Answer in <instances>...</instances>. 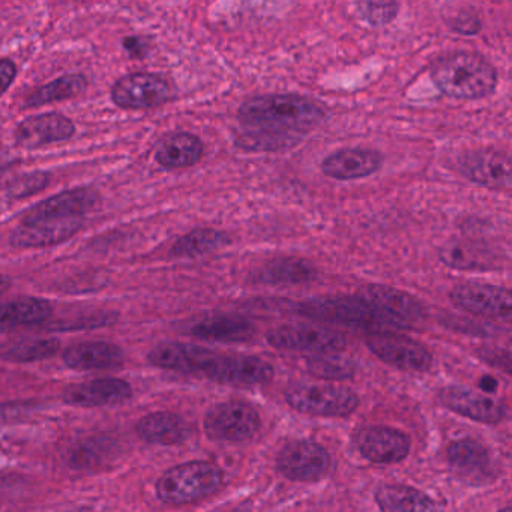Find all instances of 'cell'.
Instances as JSON below:
<instances>
[{
	"label": "cell",
	"mask_w": 512,
	"mask_h": 512,
	"mask_svg": "<svg viewBox=\"0 0 512 512\" xmlns=\"http://www.w3.org/2000/svg\"><path fill=\"white\" fill-rule=\"evenodd\" d=\"M325 109L302 95H263L245 101L239 119L259 145H280L307 134L325 119Z\"/></svg>",
	"instance_id": "6da1fadb"
},
{
	"label": "cell",
	"mask_w": 512,
	"mask_h": 512,
	"mask_svg": "<svg viewBox=\"0 0 512 512\" xmlns=\"http://www.w3.org/2000/svg\"><path fill=\"white\" fill-rule=\"evenodd\" d=\"M434 85L455 100H482L496 91L497 71L487 59L472 52L443 56L431 70Z\"/></svg>",
	"instance_id": "7a4b0ae2"
},
{
	"label": "cell",
	"mask_w": 512,
	"mask_h": 512,
	"mask_svg": "<svg viewBox=\"0 0 512 512\" xmlns=\"http://www.w3.org/2000/svg\"><path fill=\"white\" fill-rule=\"evenodd\" d=\"M224 484V473L209 461H190L172 467L157 481V496L166 505L181 506L199 502L217 493Z\"/></svg>",
	"instance_id": "3957f363"
},
{
	"label": "cell",
	"mask_w": 512,
	"mask_h": 512,
	"mask_svg": "<svg viewBox=\"0 0 512 512\" xmlns=\"http://www.w3.org/2000/svg\"><path fill=\"white\" fill-rule=\"evenodd\" d=\"M296 311L310 319L335 325L367 329L370 332L392 331L388 323L356 295L310 299L296 305Z\"/></svg>",
	"instance_id": "277c9868"
},
{
	"label": "cell",
	"mask_w": 512,
	"mask_h": 512,
	"mask_svg": "<svg viewBox=\"0 0 512 512\" xmlns=\"http://www.w3.org/2000/svg\"><path fill=\"white\" fill-rule=\"evenodd\" d=\"M286 401L292 409L305 415L322 418H344L359 406L358 394L346 386L328 383H301L286 392Z\"/></svg>",
	"instance_id": "5b68a950"
},
{
	"label": "cell",
	"mask_w": 512,
	"mask_h": 512,
	"mask_svg": "<svg viewBox=\"0 0 512 512\" xmlns=\"http://www.w3.org/2000/svg\"><path fill=\"white\" fill-rule=\"evenodd\" d=\"M206 436L217 442H245L253 439L262 427L259 413L250 404L229 401L217 404L203 419Z\"/></svg>",
	"instance_id": "8992f818"
},
{
	"label": "cell",
	"mask_w": 512,
	"mask_h": 512,
	"mask_svg": "<svg viewBox=\"0 0 512 512\" xmlns=\"http://www.w3.org/2000/svg\"><path fill=\"white\" fill-rule=\"evenodd\" d=\"M368 307L373 308L389 328H413L425 319V308L418 299L403 290L385 286H370L356 293Z\"/></svg>",
	"instance_id": "52a82bcc"
},
{
	"label": "cell",
	"mask_w": 512,
	"mask_h": 512,
	"mask_svg": "<svg viewBox=\"0 0 512 512\" xmlns=\"http://www.w3.org/2000/svg\"><path fill=\"white\" fill-rule=\"evenodd\" d=\"M175 89L166 77L152 73H136L122 77L112 89V100L125 110L155 109L169 103Z\"/></svg>",
	"instance_id": "ba28073f"
},
{
	"label": "cell",
	"mask_w": 512,
	"mask_h": 512,
	"mask_svg": "<svg viewBox=\"0 0 512 512\" xmlns=\"http://www.w3.org/2000/svg\"><path fill=\"white\" fill-rule=\"evenodd\" d=\"M367 346L380 361L404 371H428L433 356L419 341L395 331H376L367 335Z\"/></svg>",
	"instance_id": "9c48e42d"
},
{
	"label": "cell",
	"mask_w": 512,
	"mask_h": 512,
	"mask_svg": "<svg viewBox=\"0 0 512 512\" xmlns=\"http://www.w3.org/2000/svg\"><path fill=\"white\" fill-rule=\"evenodd\" d=\"M266 340L277 349L311 353L313 356L341 352L347 344L340 332L311 325L280 326L269 331Z\"/></svg>",
	"instance_id": "30bf717a"
},
{
	"label": "cell",
	"mask_w": 512,
	"mask_h": 512,
	"mask_svg": "<svg viewBox=\"0 0 512 512\" xmlns=\"http://www.w3.org/2000/svg\"><path fill=\"white\" fill-rule=\"evenodd\" d=\"M277 469L290 481H320L331 469V455L319 443L296 440L281 449Z\"/></svg>",
	"instance_id": "8fae6325"
},
{
	"label": "cell",
	"mask_w": 512,
	"mask_h": 512,
	"mask_svg": "<svg viewBox=\"0 0 512 512\" xmlns=\"http://www.w3.org/2000/svg\"><path fill=\"white\" fill-rule=\"evenodd\" d=\"M451 301L461 310L485 319L509 322L512 316L511 292L505 287L484 283L458 284L452 289Z\"/></svg>",
	"instance_id": "7c38bea8"
},
{
	"label": "cell",
	"mask_w": 512,
	"mask_h": 512,
	"mask_svg": "<svg viewBox=\"0 0 512 512\" xmlns=\"http://www.w3.org/2000/svg\"><path fill=\"white\" fill-rule=\"evenodd\" d=\"M274 373V367L257 356L217 353L205 377L223 385L248 388V386L265 385L271 382Z\"/></svg>",
	"instance_id": "4fadbf2b"
},
{
	"label": "cell",
	"mask_w": 512,
	"mask_h": 512,
	"mask_svg": "<svg viewBox=\"0 0 512 512\" xmlns=\"http://www.w3.org/2000/svg\"><path fill=\"white\" fill-rule=\"evenodd\" d=\"M458 169L464 178L481 187L506 191L511 188V160L503 152L493 149L467 152L460 158Z\"/></svg>",
	"instance_id": "5bb4252c"
},
{
	"label": "cell",
	"mask_w": 512,
	"mask_h": 512,
	"mask_svg": "<svg viewBox=\"0 0 512 512\" xmlns=\"http://www.w3.org/2000/svg\"><path fill=\"white\" fill-rule=\"evenodd\" d=\"M439 400L446 409L482 424H499L506 416L505 404L467 386H446Z\"/></svg>",
	"instance_id": "9a60e30c"
},
{
	"label": "cell",
	"mask_w": 512,
	"mask_h": 512,
	"mask_svg": "<svg viewBox=\"0 0 512 512\" xmlns=\"http://www.w3.org/2000/svg\"><path fill=\"white\" fill-rule=\"evenodd\" d=\"M98 202V194L88 188L65 191L29 209L22 224L65 221L83 218Z\"/></svg>",
	"instance_id": "2e32d148"
},
{
	"label": "cell",
	"mask_w": 512,
	"mask_h": 512,
	"mask_svg": "<svg viewBox=\"0 0 512 512\" xmlns=\"http://www.w3.org/2000/svg\"><path fill=\"white\" fill-rule=\"evenodd\" d=\"M356 448L371 463L395 464L409 455L410 440L395 428L367 427L355 436Z\"/></svg>",
	"instance_id": "e0dca14e"
},
{
	"label": "cell",
	"mask_w": 512,
	"mask_h": 512,
	"mask_svg": "<svg viewBox=\"0 0 512 512\" xmlns=\"http://www.w3.org/2000/svg\"><path fill=\"white\" fill-rule=\"evenodd\" d=\"M215 355L217 353L196 344L163 343L149 352L148 359L163 370L205 377Z\"/></svg>",
	"instance_id": "ac0fdd59"
},
{
	"label": "cell",
	"mask_w": 512,
	"mask_h": 512,
	"mask_svg": "<svg viewBox=\"0 0 512 512\" xmlns=\"http://www.w3.org/2000/svg\"><path fill=\"white\" fill-rule=\"evenodd\" d=\"M382 164V154L373 149L349 148L326 157L320 169L323 175L335 181H356L379 172Z\"/></svg>",
	"instance_id": "d6986e66"
},
{
	"label": "cell",
	"mask_w": 512,
	"mask_h": 512,
	"mask_svg": "<svg viewBox=\"0 0 512 512\" xmlns=\"http://www.w3.org/2000/svg\"><path fill=\"white\" fill-rule=\"evenodd\" d=\"M76 127L67 116L59 113H44L25 119L16 130L17 145L26 149H37L52 143L70 140Z\"/></svg>",
	"instance_id": "ffe728a7"
},
{
	"label": "cell",
	"mask_w": 512,
	"mask_h": 512,
	"mask_svg": "<svg viewBox=\"0 0 512 512\" xmlns=\"http://www.w3.org/2000/svg\"><path fill=\"white\" fill-rule=\"evenodd\" d=\"M133 397L130 383L122 379H95L65 389V403L77 407H104L124 403Z\"/></svg>",
	"instance_id": "44dd1931"
},
{
	"label": "cell",
	"mask_w": 512,
	"mask_h": 512,
	"mask_svg": "<svg viewBox=\"0 0 512 512\" xmlns=\"http://www.w3.org/2000/svg\"><path fill=\"white\" fill-rule=\"evenodd\" d=\"M62 358L74 370H107L124 364L125 353L121 347L107 341H86L68 347Z\"/></svg>",
	"instance_id": "7402d4cb"
},
{
	"label": "cell",
	"mask_w": 512,
	"mask_h": 512,
	"mask_svg": "<svg viewBox=\"0 0 512 512\" xmlns=\"http://www.w3.org/2000/svg\"><path fill=\"white\" fill-rule=\"evenodd\" d=\"M83 226V218L44 223L20 224L11 236V244L17 248H41L68 241Z\"/></svg>",
	"instance_id": "603a6c76"
},
{
	"label": "cell",
	"mask_w": 512,
	"mask_h": 512,
	"mask_svg": "<svg viewBox=\"0 0 512 512\" xmlns=\"http://www.w3.org/2000/svg\"><path fill=\"white\" fill-rule=\"evenodd\" d=\"M136 433L154 445H179L190 437L191 427L176 413L155 412L137 422Z\"/></svg>",
	"instance_id": "cb8c5ba5"
},
{
	"label": "cell",
	"mask_w": 512,
	"mask_h": 512,
	"mask_svg": "<svg viewBox=\"0 0 512 512\" xmlns=\"http://www.w3.org/2000/svg\"><path fill=\"white\" fill-rule=\"evenodd\" d=\"M376 502L382 512H442L428 494L409 485H379Z\"/></svg>",
	"instance_id": "d4e9b609"
},
{
	"label": "cell",
	"mask_w": 512,
	"mask_h": 512,
	"mask_svg": "<svg viewBox=\"0 0 512 512\" xmlns=\"http://www.w3.org/2000/svg\"><path fill=\"white\" fill-rule=\"evenodd\" d=\"M203 157V143L190 133H178L167 137L158 146L155 160L164 169L178 170L196 166Z\"/></svg>",
	"instance_id": "484cf974"
},
{
	"label": "cell",
	"mask_w": 512,
	"mask_h": 512,
	"mask_svg": "<svg viewBox=\"0 0 512 512\" xmlns=\"http://www.w3.org/2000/svg\"><path fill=\"white\" fill-rule=\"evenodd\" d=\"M52 314V305L46 299L20 298L0 304V332L38 325L46 322Z\"/></svg>",
	"instance_id": "4316f807"
},
{
	"label": "cell",
	"mask_w": 512,
	"mask_h": 512,
	"mask_svg": "<svg viewBox=\"0 0 512 512\" xmlns=\"http://www.w3.org/2000/svg\"><path fill=\"white\" fill-rule=\"evenodd\" d=\"M191 334L200 340L221 341V343H245L254 335L250 323L235 317H209L196 323Z\"/></svg>",
	"instance_id": "83f0119b"
},
{
	"label": "cell",
	"mask_w": 512,
	"mask_h": 512,
	"mask_svg": "<svg viewBox=\"0 0 512 512\" xmlns=\"http://www.w3.org/2000/svg\"><path fill=\"white\" fill-rule=\"evenodd\" d=\"M448 463L464 475H485L490 466L487 448L473 439L455 440L449 445Z\"/></svg>",
	"instance_id": "f1b7e54d"
},
{
	"label": "cell",
	"mask_w": 512,
	"mask_h": 512,
	"mask_svg": "<svg viewBox=\"0 0 512 512\" xmlns=\"http://www.w3.org/2000/svg\"><path fill=\"white\" fill-rule=\"evenodd\" d=\"M316 269L307 260L286 257L268 263L260 271L259 280L265 284H301L313 280Z\"/></svg>",
	"instance_id": "f546056e"
},
{
	"label": "cell",
	"mask_w": 512,
	"mask_h": 512,
	"mask_svg": "<svg viewBox=\"0 0 512 512\" xmlns=\"http://www.w3.org/2000/svg\"><path fill=\"white\" fill-rule=\"evenodd\" d=\"M86 79L82 74H68V76L56 79L55 82L43 86L32 92L26 98V107H41L46 104L58 103V101L71 100L85 92Z\"/></svg>",
	"instance_id": "4dcf8cb0"
},
{
	"label": "cell",
	"mask_w": 512,
	"mask_h": 512,
	"mask_svg": "<svg viewBox=\"0 0 512 512\" xmlns=\"http://www.w3.org/2000/svg\"><path fill=\"white\" fill-rule=\"evenodd\" d=\"M229 242L226 233L215 229H196L182 236L172 248V256L193 257L205 256L218 248L224 247Z\"/></svg>",
	"instance_id": "1f68e13d"
},
{
	"label": "cell",
	"mask_w": 512,
	"mask_h": 512,
	"mask_svg": "<svg viewBox=\"0 0 512 512\" xmlns=\"http://www.w3.org/2000/svg\"><path fill=\"white\" fill-rule=\"evenodd\" d=\"M61 349V344L53 338L25 340L10 344L0 350V358L10 362H35L52 358Z\"/></svg>",
	"instance_id": "d6a6232c"
},
{
	"label": "cell",
	"mask_w": 512,
	"mask_h": 512,
	"mask_svg": "<svg viewBox=\"0 0 512 512\" xmlns=\"http://www.w3.org/2000/svg\"><path fill=\"white\" fill-rule=\"evenodd\" d=\"M440 259L455 269H488L490 257L487 251L466 242H451L443 248Z\"/></svg>",
	"instance_id": "836d02e7"
},
{
	"label": "cell",
	"mask_w": 512,
	"mask_h": 512,
	"mask_svg": "<svg viewBox=\"0 0 512 512\" xmlns=\"http://www.w3.org/2000/svg\"><path fill=\"white\" fill-rule=\"evenodd\" d=\"M308 371L313 376L326 380H344L355 376L356 365L350 359L337 353L311 356L307 362Z\"/></svg>",
	"instance_id": "e575fe53"
},
{
	"label": "cell",
	"mask_w": 512,
	"mask_h": 512,
	"mask_svg": "<svg viewBox=\"0 0 512 512\" xmlns=\"http://www.w3.org/2000/svg\"><path fill=\"white\" fill-rule=\"evenodd\" d=\"M398 8L400 5L395 2H359L356 4L359 16L373 28L389 25L397 17Z\"/></svg>",
	"instance_id": "d590c367"
},
{
	"label": "cell",
	"mask_w": 512,
	"mask_h": 512,
	"mask_svg": "<svg viewBox=\"0 0 512 512\" xmlns=\"http://www.w3.org/2000/svg\"><path fill=\"white\" fill-rule=\"evenodd\" d=\"M49 184V175L46 173H32V175L20 176L11 182L8 187V196L13 199H23L43 190Z\"/></svg>",
	"instance_id": "8d00e7d4"
},
{
	"label": "cell",
	"mask_w": 512,
	"mask_h": 512,
	"mask_svg": "<svg viewBox=\"0 0 512 512\" xmlns=\"http://www.w3.org/2000/svg\"><path fill=\"white\" fill-rule=\"evenodd\" d=\"M455 32L463 35H476L481 31V22L478 17L472 16V14H461L454 25H452Z\"/></svg>",
	"instance_id": "74e56055"
},
{
	"label": "cell",
	"mask_w": 512,
	"mask_h": 512,
	"mask_svg": "<svg viewBox=\"0 0 512 512\" xmlns=\"http://www.w3.org/2000/svg\"><path fill=\"white\" fill-rule=\"evenodd\" d=\"M17 68L10 59H0V97L8 91L13 80L16 79Z\"/></svg>",
	"instance_id": "f35d334b"
},
{
	"label": "cell",
	"mask_w": 512,
	"mask_h": 512,
	"mask_svg": "<svg viewBox=\"0 0 512 512\" xmlns=\"http://www.w3.org/2000/svg\"><path fill=\"white\" fill-rule=\"evenodd\" d=\"M124 46L133 58H143L146 55V49H148V44L140 37L125 38Z\"/></svg>",
	"instance_id": "ab89813d"
},
{
	"label": "cell",
	"mask_w": 512,
	"mask_h": 512,
	"mask_svg": "<svg viewBox=\"0 0 512 512\" xmlns=\"http://www.w3.org/2000/svg\"><path fill=\"white\" fill-rule=\"evenodd\" d=\"M11 287V280L5 275H0V295H4L5 292H8V289Z\"/></svg>",
	"instance_id": "60d3db41"
},
{
	"label": "cell",
	"mask_w": 512,
	"mask_h": 512,
	"mask_svg": "<svg viewBox=\"0 0 512 512\" xmlns=\"http://www.w3.org/2000/svg\"><path fill=\"white\" fill-rule=\"evenodd\" d=\"M7 167V163H5V157L4 155H0V172Z\"/></svg>",
	"instance_id": "b9f144b4"
},
{
	"label": "cell",
	"mask_w": 512,
	"mask_h": 512,
	"mask_svg": "<svg viewBox=\"0 0 512 512\" xmlns=\"http://www.w3.org/2000/svg\"><path fill=\"white\" fill-rule=\"evenodd\" d=\"M499 512H512V511H511V508H509V506H508V508L502 509V511H499Z\"/></svg>",
	"instance_id": "7bdbcfd3"
}]
</instances>
